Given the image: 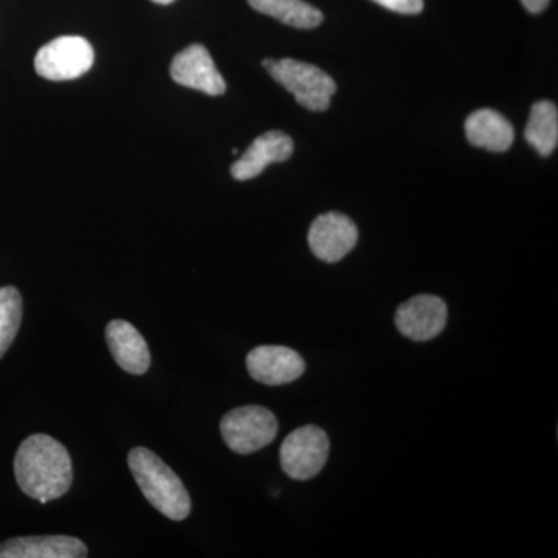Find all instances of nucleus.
Returning <instances> with one entry per match:
<instances>
[{
    "label": "nucleus",
    "mask_w": 558,
    "mask_h": 558,
    "mask_svg": "<svg viewBox=\"0 0 558 558\" xmlns=\"http://www.w3.org/2000/svg\"><path fill=\"white\" fill-rule=\"evenodd\" d=\"M293 140L281 131H269L259 135L247 150L231 167L233 179L244 180L258 178L270 163L286 161L292 157Z\"/></svg>",
    "instance_id": "11"
},
{
    "label": "nucleus",
    "mask_w": 558,
    "mask_h": 558,
    "mask_svg": "<svg viewBox=\"0 0 558 558\" xmlns=\"http://www.w3.org/2000/svg\"><path fill=\"white\" fill-rule=\"evenodd\" d=\"M330 442L325 429L317 425H304L293 429L282 440L279 462L289 478L307 481L315 478L329 459Z\"/></svg>",
    "instance_id": "5"
},
{
    "label": "nucleus",
    "mask_w": 558,
    "mask_h": 558,
    "mask_svg": "<svg viewBox=\"0 0 558 558\" xmlns=\"http://www.w3.org/2000/svg\"><path fill=\"white\" fill-rule=\"evenodd\" d=\"M132 476L149 505L172 521L189 519L191 498L182 480L170 465L145 447L132 449L128 457Z\"/></svg>",
    "instance_id": "2"
},
{
    "label": "nucleus",
    "mask_w": 558,
    "mask_h": 558,
    "mask_svg": "<svg viewBox=\"0 0 558 558\" xmlns=\"http://www.w3.org/2000/svg\"><path fill=\"white\" fill-rule=\"evenodd\" d=\"M14 475L25 495L47 505L64 497L72 486V458L60 440L33 435L17 450Z\"/></svg>",
    "instance_id": "1"
},
{
    "label": "nucleus",
    "mask_w": 558,
    "mask_h": 558,
    "mask_svg": "<svg viewBox=\"0 0 558 558\" xmlns=\"http://www.w3.org/2000/svg\"><path fill=\"white\" fill-rule=\"evenodd\" d=\"M220 435H222L227 447L234 453H255L277 438V416L266 407H240V409L229 411L222 417Z\"/></svg>",
    "instance_id": "4"
},
{
    "label": "nucleus",
    "mask_w": 558,
    "mask_h": 558,
    "mask_svg": "<svg viewBox=\"0 0 558 558\" xmlns=\"http://www.w3.org/2000/svg\"><path fill=\"white\" fill-rule=\"evenodd\" d=\"M170 72L171 78L180 86L204 92L211 97L226 94V80L220 75L211 54L202 44H193L175 54Z\"/></svg>",
    "instance_id": "9"
},
{
    "label": "nucleus",
    "mask_w": 558,
    "mask_h": 558,
    "mask_svg": "<svg viewBox=\"0 0 558 558\" xmlns=\"http://www.w3.org/2000/svg\"><path fill=\"white\" fill-rule=\"evenodd\" d=\"M87 546L68 535H43L7 539L0 545V558H84Z\"/></svg>",
    "instance_id": "13"
},
{
    "label": "nucleus",
    "mask_w": 558,
    "mask_h": 558,
    "mask_svg": "<svg viewBox=\"0 0 558 558\" xmlns=\"http://www.w3.org/2000/svg\"><path fill=\"white\" fill-rule=\"evenodd\" d=\"M94 47L81 36H60L40 47L35 58L36 73L50 81L80 78L94 65Z\"/></svg>",
    "instance_id": "6"
},
{
    "label": "nucleus",
    "mask_w": 558,
    "mask_h": 558,
    "mask_svg": "<svg viewBox=\"0 0 558 558\" xmlns=\"http://www.w3.org/2000/svg\"><path fill=\"white\" fill-rule=\"evenodd\" d=\"M373 2L400 14H417L424 10V0H373Z\"/></svg>",
    "instance_id": "18"
},
{
    "label": "nucleus",
    "mask_w": 558,
    "mask_h": 558,
    "mask_svg": "<svg viewBox=\"0 0 558 558\" xmlns=\"http://www.w3.org/2000/svg\"><path fill=\"white\" fill-rule=\"evenodd\" d=\"M247 369L252 379L259 384L279 387L300 379L306 371V362L293 349L266 344L250 351Z\"/></svg>",
    "instance_id": "10"
},
{
    "label": "nucleus",
    "mask_w": 558,
    "mask_h": 558,
    "mask_svg": "<svg viewBox=\"0 0 558 558\" xmlns=\"http://www.w3.org/2000/svg\"><path fill=\"white\" fill-rule=\"evenodd\" d=\"M447 318L449 310L446 301L436 295H416L400 304L395 323L407 339L428 341L446 329Z\"/></svg>",
    "instance_id": "7"
},
{
    "label": "nucleus",
    "mask_w": 558,
    "mask_h": 558,
    "mask_svg": "<svg viewBox=\"0 0 558 558\" xmlns=\"http://www.w3.org/2000/svg\"><path fill=\"white\" fill-rule=\"evenodd\" d=\"M247 2L252 9L275 17L290 27L311 31L323 22L322 11L304 0H247Z\"/></svg>",
    "instance_id": "16"
},
{
    "label": "nucleus",
    "mask_w": 558,
    "mask_h": 558,
    "mask_svg": "<svg viewBox=\"0 0 558 558\" xmlns=\"http://www.w3.org/2000/svg\"><path fill=\"white\" fill-rule=\"evenodd\" d=\"M524 138L539 156L548 157L558 145V110L550 101H537L531 109Z\"/></svg>",
    "instance_id": "15"
},
{
    "label": "nucleus",
    "mask_w": 558,
    "mask_h": 558,
    "mask_svg": "<svg viewBox=\"0 0 558 558\" xmlns=\"http://www.w3.org/2000/svg\"><path fill=\"white\" fill-rule=\"evenodd\" d=\"M264 69L271 78L281 84L286 90L295 97L303 108L323 112L329 109L330 98L336 94V81L317 65L307 62L290 60H264Z\"/></svg>",
    "instance_id": "3"
},
{
    "label": "nucleus",
    "mask_w": 558,
    "mask_h": 558,
    "mask_svg": "<svg viewBox=\"0 0 558 558\" xmlns=\"http://www.w3.org/2000/svg\"><path fill=\"white\" fill-rule=\"evenodd\" d=\"M307 241L315 258L339 263L357 245V226L341 213H326L312 222Z\"/></svg>",
    "instance_id": "8"
},
{
    "label": "nucleus",
    "mask_w": 558,
    "mask_h": 558,
    "mask_svg": "<svg viewBox=\"0 0 558 558\" xmlns=\"http://www.w3.org/2000/svg\"><path fill=\"white\" fill-rule=\"evenodd\" d=\"M521 3H523L524 9L537 14L542 13L549 5V0H521Z\"/></svg>",
    "instance_id": "19"
},
{
    "label": "nucleus",
    "mask_w": 558,
    "mask_h": 558,
    "mask_svg": "<svg viewBox=\"0 0 558 558\" xmlns=\"http://www.w3.org/2000/svg\"><path fill=\"white\" fill-rule=\"evenodd\" d=\"M106 341L113 360L132 376H143L150 366L148 343L130 322L113 319L106 328Z\"/></svg>",
    "instance_id": "12"
},
{
    "label": "nucleus",
    "mask_w": 558,
    "mask_h": 558,
    "mask_svg": "<svg viewBox=\"0 0 558 558\" xmlns=\"http://www.w3.org/2000/svg\"><path fill=\"white\" fill-rule=\"evenodd\" d=\"M153 2L160 3V5H170L174 0H153Z\"/></svg>",
    "instance_id": "20"
},
{
    "label": "nucleus",
    "mask_w": 558,
    "mask_h": 558,
    "mask_svg": "<svg viewBox=\"0 0 558 558\" xmlns=\"http://www.w3.org/2000/svg\"><path fill=\"white\" fill-rule=\"evenodd\" d=\"M465 135L473 146L492 150V153H506L512 146V124L501 113L492 109H480L465 120Z\"/></svg>",
    "instance_id": "14"
},
{
    "label": "nucleus",
    "mask_w": 558,
    "mask_h": 558,
    "mask_svg": "<svg viewBox=\"0 0 558 558\" xmlns=\"http://www.w3.org/2000/svg\"><path fill=\"white\" fill-rule=\"evenodd\" d=\"M22 322V296L16 288H0V359L7 354Z\"/></svg>",
    "instance_id": "17"
}]
</instances>
